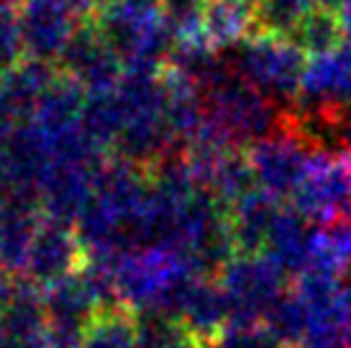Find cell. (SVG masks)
<instances>
[{"instance_id":"obj_2","label":"cell","mask_w":351,"mask_h":348,"mask_svg":"<svg viewBox=\"0 0 351 348\" xmlns=\"http://www.w3.org/2000/svg\"><path fill=\"white\" fill-rule=\"evenodd\" d=\"M213 134L223 141H259L280 126L282 110L241 75L221 72L210 85Z\"/></svg>"},{"instance_id":"obj_5","label":"cell","mask_w":351,"mask_h":348,"mask_svg":"<svg viewBox=\"0 0 351 348\" xmlns=\"http://www.w3.org/2000/svg\"><path fill=\"white\" fill-rule=\"evenodd\" d=\"M298 116V113H295ZM300 118V123L305 126V131L321 144V141H336L341 146L343 154L351 156V108L343 110L339 116L326 118V121H311V118Z\"/></svg>"},{"instance_id":"obj_4","label":"cell","mask_w":351,"mask_h":348,"mask_svg":"<svg viewBox=\"0 0 351 348\" xmlns=\"http://www.w3.org/2000/svg\"><path fill=\"white\" fill-rule=\"evenodd\" d=\"M318 8H321L318 0H259L262 31H272L293 39L298 29L308 21V16Z\"/></svg>"},{"instance_id":"obj_6","label":"cell","mask_w":351,"mask_h":348,"mask_svg":"<svg viewBox=\"0 0 351 348\" xmlns=\"http://www.w3.org/2000/svg\"><path fill=\"white\" fill-rule=\"evenodd\" d=\"M339 16V26H341V36L346 44H351V0H341V5L336 8Z\"/></svg>"},{"instance_id":"obj_3","label":"cell","mask_w":351,"mask_h":348,"mask_svg":"<svg viewBox=\"0 0 351 348\" xmlns=\"http://www.w3.org/2000/svg\"><path fill=\"white\" fill-rule=\"evenodd\" d=\"M300 108L295 113L326 121L351 108V44L311 54L300 85Z\"/></svg>"},{"instance_id":"obj_1","label":"cell","mask_w":351,"mask_h":348,"mask_svg":"<svg viewBox=\"0 0 351 348\" xmlns=\"http://www.w3.org/2000/svg\"><path fill=\"white\" fill-rule=\"evenodd\" d=\"M305 54L308 51L290 36L259 31L241 49L239 75L277 105L300 95L302 75L308 67Z\"/></svg>"},{"instance_id":"obj_7","label":"cell","mask_w":351,"mask_h":348,"mask_svg":"<svg viewBox=\"0 0 351 348\" xmlns=\"http://www.w3.org/2000/svg\"><path fill=\"white\" fill-rule=\"evenodd\" d=\"M318 5H321V8H331V10H336L339 5H341V0H318Z\"/></svg>"}]
</instances>
